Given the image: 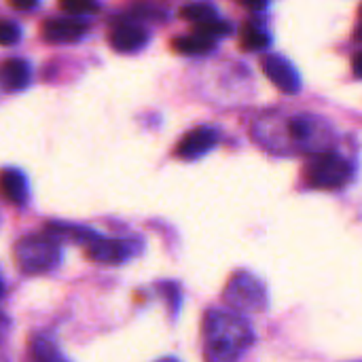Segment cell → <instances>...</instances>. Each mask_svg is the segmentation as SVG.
<instances>
[{"mask_svg":"<svg viewBox=\"0 0 362 362\" xmlns=\"http://www.w3.org/2000/svg\"><path fill=\"white\" fill-rule=\"evenodd\" d=\"M252 344L250 325L238 312L212 310L204 318V361L238 362Z\"/></svg>","mask_w":362,"mask_h":362,"instance_id":"obj_1","label":"cell"},{"mask_svg":"<svg viewBox=\"0 0 362 362\" xmlns=\"http://www.w3.org/2000/svg\"><path fill=\"white\" fill-rule=\"evenodd\" d=\"M15 261L23 274H45L59 261V244L53 235H25L15 244Z\"/></svg>","mask_w":362,"mask_h":362,"instance_id":"obj_2","label":"cell"},{"mask_svg":"<svg viewBox=\"0 0 362 362\" xmlns=\"http://www.w3.org/2000/svg\"><path fill=\"white\" fill-rule=\"evenodd\" d=\"M350 163L333 151L316 153L305 168V178L314 189H341L350 180Z\"/></svg>","mask_w":362,"mask_h":362,"instance_id":"obj_3","label":"cell"},{"mask_svg":"<svg viewBox=\"0 0 362 362\" xmlns=\"http://www.w3.org/2000/svg\"><path fill=\"white\" fill-rule=\"evenodd\" d=\"M225 301L233 312H263L269 303L265 284L248 272H240L229 280Z\"/></svg>","mask_w":362,"mask_h":362,"instance_id":"obj_4","label":"cell"},{"mask_svg":"<svg viewBox=\"0 0 362 362\" xmlns=\"http://www.w3.org/2000/svg\"><path fill=\"white\" fill-rule=\"evenodd\" d=\"M261 68L265 72V76L284 93H297L301 87L299 81V72L295 70V66L282 57V55H265L261 62Z\"/></svg>","mask_w":362,"mask_h":362,"instance_id":"obj_5","label":"cell"},{"mask_svg":"<svg viewBox=\"0 0 362 362\" xmlns=\"http://www.w3.org/2000/svg\"><path fill=\"white\" fill-rule=\"evenodd\" d=\"M87 30V23L78 17L64 15L42 23V38L47 42H72L78 40Z\"/></svg>","mask_w":362,"mask_h":362,"instance_id":"obj_6","label":"cell"},{"mask_svg":"<svg viewBox=\"0 0 362 362\" xmlns=\"http://www.w3.org/2000/svg\"><path fill=\"white\" fill-rule=\"evenodd\" d=\"M218 142V134L210 127H195L189 132L176 146V155L180 159H197L212 151Z\"/></svg>","mask_w":362,"mask_h":362,"instance_id":"obj_7","label":"cell"},{"mask_svg":"<svg viewBox=\"0 0 362 362\" xmlns=\"http://www.w3.org/2000/svg\"><path fill=\"white\" fill-rule=\"evenodd\" d=\"M108 42L119 53H134L148 42V32L136 23H119L110 30Z\"/></svg>","mask_w":362,"mask_h":362,"instance_id":"obj_8","label":"cell"},{"mask_svg":"<svg viewBox=\"0 0 362 362\" xmlns=\"http://www.w3.org/2000/svg\"><path fill=\"white\" fill-rule=\"evenodd\" d=\"M85 252H87V257L93 259V261L117 265V263H123V261L132 255V246H129L127 242H117V240L98 238V240H93L89 246H85Z\"/></svg>","mask_w":362,"mask_h":362,"instance_id":"obj_9","label":"cell"},{"mask_svg":"<svg viewBox=\"0 0 362 362\" xmlns=\"http://www.w3.org/2000/svg\"><path fill=\"white\" fill-rule=\"evenodd\" d=\"M30 76H32L30 64L21 57H11L0 64V87L6 91L25 89L30 83Z\"/></svg>","mask_w":362,"mask_h":362,"instance_id":"obj_10","label":"cell"},{"mask_svg":"<svg viewBox=\"0 0 362 362\" xmlns=\"http://www.w3.org/2000/svg\"><path fill=\"white\" fill-rule=\"evenodd\" d=\"M0 197L13 206H23L28 199V182L19 170L0 172Z\"/></svg>","mask_w":362,"mask_h":362,"instance_id":"obj_11","label":"cell"},{"mask_svg":"<svg viewBox=\"0 0 362 362\" xmlns=\"http://www.w3.org/2000/svg\"><path fill=\"white\" fill-rule=\"evenodd\" d=\"M172 45H174V51L176 53H182V55H204V53L212 51L214 40H210L208 36H204L199 32H193L189 36L176 38Z\"/></svg>","mask_w":362,"mask_h":362,"instance_id":"obj_12","label":"cell"},{"mask_svg":"<svg viewBox=\"0 0 362 362\" xmlns=\"http://www.w3.org/2000/svg\"><path fill=\"white\" fill-rule=\"evenodd\" d=\"M180 17L195 23V25H202L206 21L216 19V8L208 2H191V4L180 8Z\"/></svg>","mask_w":362,"mask_h":362,"instance_id":"obj_13","label":"cell"},{"mask_svg":"<svg viewBox=\"0 0 362 362\" xmlns=\"http://www.w3.org/2000/svg\"><path fill=\"white\" fill-rule=\"evenodd\" d=\"M30 356H32V362H66L64 356L57 352V348L45 339V337H36L30 346Z\"/></svg>","mask_w":362,"mask_h":362,"instance_id":"obj_14","label":"cell"},{"mask_svg":"<svg viewBox=\"0 0 362 362\" xmlns=\"http://www.w3.org/2000/svg\"><path fill=\"white\" fill-rule=\"evenodd\" d=\"M272 42L269 34L265 30H261L259 25L255 23H246L242 28V45L248 49V51H257V49H267Z\"/></svg>","mask_w":362,"mask_h":362,"instance_id":"obj_15","label":"cell"},{"mask_svg":"<svg viewBox=\"0 0 362 362\" xmlns=\"http://www.w3.org/2000/svg\"><path fill=\"white\" fill-rule=\"evenodd\" d=\"M288 134L299 144H310L314 140V123L310 119H293L288 123Z\"/></svg>","mask_w":362,"mask_h":362,"instance_id":"obj_16","label":"cell"},{"mask_svg":"<svg viewBox=\"0 0 362 362\" xmlns=\"http://www.w3.org/2000/svg\"><path fill=\"white\" fill-rule=\"evenodd\" d=\"M195 32L208 36L210 40H216V38L227 36V34L231 32V25H229L227 21H221V19L216 17V19H212V21H206V23H202V25H195Z\"/></svg>","mask_w":362,"mask_h":362,"instance_id":"obj_17","label":"cell"},{"mask_svg":"<svg viewBox=\"0 0 362 362\" xmlns=\"http://www.w3.org/2000/svg\"><path fill=\"white\" fill-rule=\"evenodd\" d=\"M59 8L72 17L98 11V0H59Z\"/></svg>","mask_w":362,"mask_h":362,"instance_id":"obj_18","label":"cell"},{"mask_svg":"<svg viewBox=\"0 0 362 362\" xmlns=\"http://www.w3.org/2000/svg\"><path fill=\"white\" fill-rule=\"evenodd\" d=\"M19 40V28L13 21L0 19V45L2 47H11Z\"/></svg>","mask_w":362,"mask_h":362,"instance_id":"obj_19","label":"cell"},{"mask_svg":"<svg viewBox=\"0 0 362 362\" xmlns=\"http://www.w3.org/2000/svg\"><path fill=\"white\" fill-rule=\"evenodd\" d=\"M6 2H8V6L15 8V11H30V8L36 6L38 0H6Z\"/></svg>","mask_w":362,"mask_h":362,"instance_id":"obj_20","label":"cell"},{"mask_svg":"<svg viewBox=\"0 0 362 362\" xmlns=\"http://www.w3.org/2000/svg\"><path fill=\"white\" fill-rule=\"evenodd\" d=\"M244 6H248V8H252V11H259V8H263L265 4H267V0H240Z\"/></svg>","mask_w":362,"mask_h":362,"instance_id":"obj_21","label":"cell"},{"mask_svg":"<svg viewBox=\"0 0 362 362\" xmlns=\"http://www.w3.org/2000/svg\"><path fill=\"white\" fill-rule=\"evenodd\" d=\"M352 70H354V74L362 78V51L352 59Z\"/></svg>","mask_w":362,"mask_h":362,"instance_id":"obj_22","label":"cell"},{"mask_svg":"<svg viewBox=\"0 0 362 362\" xmlns=\"http://www.w3.org/2000/svg\"><path fill=\"white\" fill-rule=\"evenodd\" d=\"M4 325H6V318H4V316L0 314V327H4Z\"/></svg>","mask_w":362,"mask_h":362,"instance_id":"obj_23","label":"cell"},{"mask_svg":"<svg viewBox=\"0 0 362 362\" xmlns=\"http://www.w3.org/2000/svg\"><path fill=\"white\" fill-rule=\"evenodd\" d=\"M161 362H178V361H174V358H165V361H161Z\"/></svg>","mask_w":362,"mask_h":362,"instance_id":"obj_24","label":"cell"},{"mask_svg":"<svg viewBox=\"0 0 362 362\" xmlns=\"http://www.w3.org/2000/svg\"><path fill=\"white\" fill-rule=\"evenodd\" d=\"M358 38H362V28H358Z\"/></svg>","mask_w":362,"mask_h":362,"instance_id":"obj_25","label":"cell"}]
</instances>
